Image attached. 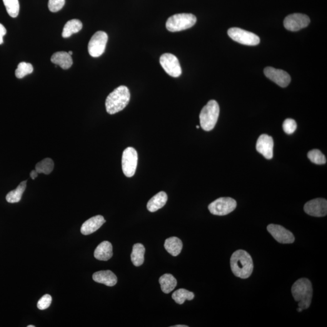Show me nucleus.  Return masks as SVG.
<instances>
[{"mask_svg": "<svg viewBox=\"0 0 327 327\" xmlns=\"http://www.w3.org/2000/svg\"><path fill=\"white\" fill-rule=\"evenodd\" d=\"M231 266L234 275L242 279L249 278L253 270V263L251 256L243 250H239L232 254Z\"/></svg>", "mask_w": 327, "mask_h": 327, "instance_id": "f257e3e1", "label": "nucleus"}, {"mask_svg": "<svg viewBox=\"0 0 327 327\" xmlns=\"http://www.w3.org/2000/svg\"><path fill=\"white\" fill-rule=\"evenodd\" d=\"M131 99V94L125 86L117 87L107 97L106 108L107 113L114 115L123 111Z\"/></svg>", "mask_w": 327, "mask_h": 327, "instance_id": "f03ea898", "label": "nucleus"}, {"mask_svg": "<svg viewBox=\"0 0 327 327\" xmlns=\"http://www.w3.org/2000/svg\"><path fill=\"white\" fill-rule=\"evenodd\" d=\"M291 293L299 307L303 309L309 308L313 297V288L308 279L301 278L296 281L292 286Z\"/></svg>", "mask_w": 327, "mask_h": 327, "instance_id": "7ed1b4c3", "label": "nucleus"}, {"mask_svg": "<svg viewBox=\"0 0 327 327\" xmlns=\"http://www.w3.org/2000/svg\"><path fill=\"white\" fill-rule=\"evenodd\" d=\"M219 106L215 100H211L205 106L199 115L202 129L205 131H211L214 129L218 121Z\"/></svg>", "mask_w": 327, "mask_h": 327, "instance_id": "20e7f679", "label": "nucleus"}, {"mask_svg": "<svg viewBox=\"0 0 327 327\" xmlns=\"http://www.w3.org/2000/svg\"><path fill=\"white\" fill-rule=\"evenodd\" d=\"M196 20V17L192 14L174 15L167 19L166 28L170 32L184 31L193 27Z\"/></svg>", "mask_w": 327, "mask_h": 327, "instance_id": "39448f33", "label": "nucleus"}, {"mask_svg": "<svg viewBox=\"0 0 327 327\" xmlns=\"http://www.w3.org/2000/svg\"><path fill=\"white\" fill-rule=\"evenodd\" d=\"M138 154L133 147H127L122 156V169L125 176L131 178L135 173L138 165Z\"/></svg>", "mask_w": 327, "mask_h": 327, "instance_id": "423d86ee", "label": "nucleus"}, {"mask_svg": "<svg viewBox=\"0 0 327 327\" xmlns=\"http://www.w3.org/2000/svg\"><path fill=\"white\" fill-rule=\"evenodd\" d=\"M236 206V201L234 199L227 197L212 202L208 208L210 212L214 215L224 216L234 211Z\"/></svg>", "mask_w": 327, "mask_h": 327, "instance_id": "0eeeda50", "label": "nucleus"}, {"mask_svg": "<svg viewBox=\"0 0 327 327\" xmlns=\"http://www.w3.org/2000/svg\"><path fill=\"white\" fill-rule=\"evenodd\" d=\"M227 34L233 40L247 46H256L260 42V38L256 34L238 27L229 29Z\"/></svg>", "mask_w": 327, "mask_h": 327, "instance_id": "6e6552de", "label": "nucleus"}, {"mask_svg": "<svg viewBox=\"0 0 327 327\" xmlns=\"http://www.w3.org/2000/svg\"><path fill=\"white\" fill-rule=\"evenodd\" d=\"M108 36L106 32L98 31L92 36L88 44V51L92 57H99L102 56L106 49Z\"/></svg>", "mask_w": 327, "mask_h": 327, "instance_id": "1a4fd4ad", "label": "nucleus"}, {"mask_svg": "<svg viewBox=\"0 0 327 327\" xmlns=\"http://www.w3.org/2000/svg\"><path fill=\"white\" fill-rule=\"evenodd\" d=\"M161 66L167 74L172 77H179L182 74V69L178 59L171 54L162 55L159 59Z\"/></svg>", "mask_w": 327, "mask_h": 327, "instance_id": "9d476101", "label": "nucleus"}, {"mask_svg": "<svg viewBox=\"0 0 327 327\" xmlns=\"http://www.w3.org/2000/svg\"><path fill=\"white\" fill-rule=\"evenodd\" d=\"M310 22L309 17L302 14H293L287 16L284 19L285 28L289 31L296 32L305 28Z\"/></svg>", "mask_w": 327, "mask_h": 327, "instance_id": "9b49d317", "label": "nucleus"}, {"mask_svg": "<svg viewBox=\"0 0 327 327\" xmlns=\"http://www.w3.org/2000/svg\"><path fill=\"white\" fill-rule=\"evenodd\" d=\"M267 231L279 243L292 244L295 240L293 234L283 226L269 224L267 226Z\"/></svg>", "mask_w": 327, "mask_h": 327, "instance_id": "f8f14e48", "label": "nucleus"}, {"mask_svg": "<svg viewBox=\"0 0 327 327\" xmlns=\"http://www.w3.org/2000/svg\"><path fill=\"white\" fill-rule=\"evenodd\" d=\"M304 211L308 215L323 217L327 214V201L323 198H317L307 202L304 207Z\"/></svg>", "mask_w": 327, "mask_h": 327, "instance_id": "ddd939ff", "label": "nucleus"}, {"mask_svg": "<svg viewBox=\"0 0 327 327\" xmlns=\"http://www.w3.org/2000/svg\"><path fill=\"white\" fill-rule=\"evenodd\" d=\"M264 74L269 79L275 82L278 86L286 87L291 81L289 75L283 70L276 69L271 67H267L264 69Z\"/></svg>", "mask_w": 327, "mask_h": 327, "instance_id": "4468645a", "label": "nucleus"}, {"mask_svg": "<svg viewBox=\"0 0 327 327\" xmlns=\"http://www.w3.org/2000/svg\"><path fill=\"white\" fill-rule=\"evenodd\" d=\"M274 142L272 137L263 134L259 137L256 143V151L266 159H270L273 156Z\"/></svg>", "mask_w": 327, "mask_h": 327, "instance_id": "2eb2a0df", "label": "nucleus"}, {"mask_svg": "<svg viewBox=\"0 0 327 327\" xmlns=\"http://www.w3.org/2000/svg\"><path fill=\"white\" fill-rule=\"evenodd\" d=\"M105 223L106 220L101 215L92 217L82 224L81 228V233L84 235H89L93 233L98 231Z\"/></svg>", "mask_w": 327, "mask_h": 327, "instance_id": "dca6fc26", "label": "nucleus"}, {"mask_svg": "<svg viewBox=\"0 0 327 327\" xmlns=\"http://www.w3.org/2000/svg\"><path fill=\"white\" fill-rule=\"evenodd\" d=\"M93 279L96 283L109 287L115 286L118 281L115 274L111 270L97 271L93 274Z\"/></svg>", "mask_w": 327, "mask_h": 327, "instance_id": "f3484780", "label": "nucleus"}, {"mask_svg": "<svg viewBox=\"0 0 327 327\" xmlns=\"http://www.w3.org/2000/svg\"><path fill=\"white\" fill-rule=\"evenodd\" d=\"M113 256V247L109 241H103L96 247L94 256L99 261H107Z\"/></svg>", "mask_w": 327, "mask_h": 327, "instance_id": "a211bd4d", "label": "nucleus"}, {"mask_svg": "<svg viewBox=\"0 0 327 327\" xmlns=\"http://www.w3.org/2000/svg\"><path fill=\"white\" fill-rule=\"evenodd\" d=\"M51 61L54 64L58 65L62 69H68L73 64L71 56L66 52H58L51 57Z\"/></svg>", "mask_w": 327, "mask_h": 327, "instance_id": "6ab92c4d", "label": "nucleus"}, {"mask_svg": "<svg viewBox=\"0 0 327 327\" xmlns=\"http://www.w3.org/2000/svg\"><path fill=\"white\" fill-rule=\"evenodd\" d=\"M167 199V194L164 192H160L150 199L147 207L151 212H155L166 205Z\"/></svg>", "mask_w": 327, "mask_h": 327, "instance_id": "aec40b11", "label": "nucleus"}, {"mask_svg": "<svg viewBox=\"0 0 327 327\" xmlns=\"http://www.w3.org/2000/svg\"><path fill=\"white\" fill-rule=\"evenodd\" d=\"M183 243L181 239L176 237H171L167 239L164 243L165 249L173 256L179 255L183 249Z\"/></svg>", "mask_w": 327, "mask_h": 327, "instance_id": "412c9836", "label": "nucleus"}, {"mask_svg": "<svg viewBox=\"0 0 327 327\" xmlns=\"http://www.w3.org/2000/svg\"><path fill=\"white\" fill-rule=\"evenodd\" d=\"M162 291L163 293L168 294L173 291L177 286L175 278L171 274H165L159 279Z\"/></svg>", "mask_w": 327, "mask_h": 327, "instance_id": "4be33fe9", "label": "nucleus"}, {"mask_svg": "<svg viewBox=\"0 0 327 327\" xmlns=\"http://www.w3.org/2000/svg\"><path fill=\"white\" fill-rule=\"evenodd\" d=\"M82 28V24L78 19H74L67 22L62 30V37L69 38L72 35L78 33Z\"/></svg>", "mask_w": 327, "mask_h": 327, "instance_id": "5701e85b", "label": "nucleus"}, {"mask_svg": "<svg viewBox=\"0 0 327 327\" xmlns=\"http://www.w3.org/2000/svg\"><path fill=\"white\" fill-rule=\"evenodd\" d=\"M145 247L140 243L135 244L133 247L131 254V260L134 265L139 267L143 265L144 262Z\"/></svg>", "mask_w": 327, "mask_h": 327, "instance_id": "b1692460", "label": "nucleus"}, {"mask_svg": "<svg viewBox=\"0 0 327 327\" xmlns=\"http://www.w3.org/2000/svg\"><path fill=\"white\" fill-rule=\"evenodd\" d=\"M27 181L21 182L16 189L7 193L6 199L9 203H17L20 201L22 194L26 189Z\"/></svg>", "mask_w": 327, "mask_h": 327, "instance_id": "393cba45", "label": "nucleus"}, {"mask_svg": "<svg viewBox=\"0 0 327 327\" xmlns=\"http://www.w3.org/2000/svg\"><path fill=\"white\" fill-rule=\"evenodd\" d=\"M194 298V294L192 292L186 289H181L174 292L172 294V298L177 304H183L186 300L192 301Z\"/></svg>", "mask_w": 327, "mask_h": 327, "instance_id": "a878e982", "label": "nucleus"}, {"mask_svg": "<svg viewBox=\"0 0 327 327\" xmlns=\"http://www.w3.org/2000/svg\"><path fill=\"white\" fill-rule=\"evenodd\" d=\"M54 168V163L51 158H45L39 162L36 166V171L38 173L49 174L51 173Z\"/></svg>", "mask_w": 327, "mask_h": 327, "instance_id": "bb28decb", "label": "nucleus"}, {"mask_svg": "<svg viewBox=\"0 0 327 327\" xmlns=\"http://www.w3.org/2000/svg\"><path fill=\"white\" fill-rule=\"evenodd\" d=\"M7 13L12 18H16L19 16V0H2Z\"/></svg>", "mask_w": 327, "mask_h": 327, "instance_id": "cd10ccee", "label": "nucleus"}, {"mask_svg": "<svg viewBox=\"0 0 327 327\" xmlns=\"http://www.w3.org/2000/svg\"><path fill=\"white\" fill-rule=\"evenodd\" d=\"M34 68L31 64L28 62H22L19 64L16 71V76L17 78L21 79L27 75L33 72Z\"/></svg>", "mask_w": 327, "mask_h": 327, "instance_id": "c85d7f7f", "label": "nucleus"}, {"mask_svg": "<svg viewBox=\"0 0 327 327\" xmlns=\"http://www.w3.org/2000/svg\"><path fill=\"white\" fill-rule=\"evenodd\" d=\"M308 158L312 163L321 165L326 163L327 159L325 155L318 149H313L308 153Z\"/></svg>", "mask_w": 327, "mask_h": 327, "instance_id": "c756f323", "label": "nucleus"}, {"mask_svg": "<svg viewBox=\"0 0 327 327\" xmlns=\"http://www.w3.org/2000/svg\"><path fill=\"white\" fill-rule=\"evenodd\" d=\"M283 127L284 132L287 134L291 135L295 132L297 128V124L294 119L288 118L284 121Z\"/></svg>", "mask_w": 327, "mask_h": 327, "instance_id": "7c9ffc66", "label": "nucleus"}, {"mask_svg": "<svg viewBox=\"0 0 327 327\" xmlns=\"http://www.w3.org/2000/svg\"><path fill=\"white\" fill-rule=\"evenodd\" d=\"M65 4V0H49L48 7L50 11L57 12L60 11Z\"/></svg>", "mask_w": 327, "mask_h": 327, "instance_id": "2f4dec72", "label": "nucleus"}, {"mask_svg": "<svg viewBox=\"0 0 327 327\" xmlns=\"http://www.w3.org/2000/svg\"><path fill=\"white\" fill-rule=\"evenodd\" d=\"M52 298L49 294H45L42 298L39 299L37 304V307L40 310H44L47 308H49L51 305Z\"/></svg>", "mask_w": 327, "mask_h": 327, "instance_id": "473e14b6", "label": "nucleus"}, {"mask_svg": "<svg viewBox=\"0 0 327 327\" xmlns=\"http://www.w3.org/2000/svg\"><path fill=\"white\" fill-rule=\"evenodd\" d=\"M6 33L7 31L6 28H5L3 25L0 23V45L3 43V37Z\"/></svg>", "mask_w": 327, "mask_h": 327, "instance_id": "72a5a7b5", "label": "nucleus"}, {"mask_svg": "<svg viewBox=\"0 0 327 327\" xmlns=\"http://www.w3.org/2000/svg\"><path fill=\"white\" fill-rule=\"evenodd\" d=\"M38 172H37L36 170H34V171H32L31 172V173H30V176L31 177L32 179H35L37 178V176H38Z\"/></svg>", "mask_w": 327, "mask_h": 327, "instance_id": "f704fd0d", "label": "nucleus"}, {"mask_svg": "<svg viewBox=\"0 0 327 327\" xmlns=\"http://www.w3.org/2000/svg\"><path fill=\"white\" fill-rule=\"evenodd\" d=\"M172 327H188V326L184 325H177L174 326H172Z\"/></svg>", "mask_w": 327, "mask_h": 327, "instance_id": "c9c22d12", "label": "nucleus"}, {"mask_svg": "<svg viewBox=\"0 0 327 327\" xmlns=\"http://www.w3.org/2000/svg\"><path fill=\"white\" fill-rule=\"evenodd\" d=\"M303 310V309H302L301 308H300V307H299V308H298V312H301Z\"/></svg>", "mask_w": 327, "mask_h": 327, "instance_id": "e433bc0d", "label": "nucleus"}, {"mask_svg": "<svg viewBox=\"0 0 327 327\" xmlns=\"http://www.w3.org/2000/svg\"><path fill=\"white\" fill-rule=\"evenodd\" d=\"M68 54L70 55V56H72V55L73 54V52H72V51H69L68 52Z\"/></svg>", "mask_w": 327, "mask_h": 327, "instance_id": "4c0bfd02", "label": "nucleus"}, {"mask_svg": "<svg viewBox=\"0 0 327 327\" xmlns=\"http://www.w3.org/2000/svg\"><path fill=\"white\" fill-rule=\"evenodd\" d=\"M27 327H35V326H34L31 325V326H27Z\"/></svg>", "mask_w": 327, "mask_h": 327, "instance_id": "58836bf2", "label": "nucleus"}, {"mask_svg": "<svg viewBox=\"0 0 327 327\" xmlns=\"http://www.w3.org/2000/svg\"><path fill=\"white\" fill-rule=\"evenodd\" d=\"M196 128H197V129H199V126H196Z\"/></svg>", "mask_w": 327, "mask_h": 327, "instance_id": "ea45409f", "label": "nucleus"}]
</instances>
